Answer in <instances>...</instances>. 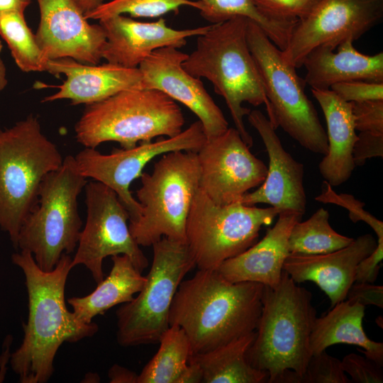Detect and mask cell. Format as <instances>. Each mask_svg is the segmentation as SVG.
<instances>
[{"label":"cell","mask_w":383,"mask_h":383,"mask_svg":"<svg viewBox=\"0 0 383 383\" xmlns=\"http://www.w3.org/2000/svg\"><path fill=\"white\" fill-rule=\"evenodd\" d=\"M45 71L66 79L59 91L43 101L69 99L72 105L91 104L126 89L141 88L142 76L138 68H128L106 62L89 65L64 57L48 60Z\"/></svg>","instance_id":"21"},{"label":"cell","mask_w":383,"mask_h":383,"mask_svg":"<svg viewBox=\"0 0 383 383\" xmlns=\"http://www.w3.org/2000/svg\"><path fill=\"white\" fill-rule=\"evenodd\" d=\"M40 23L35 35L45 61L68 57L97 65L106 35L102 26L91 24L74 0H37Z\"/></svg>","instance_id":"16"},{"label":"cell","mask_w":383,"mask_h":383,"mask_svg":"<svg viewBox=\"0 0 383 383\" xmlns=\"http://www.w3.org/2000/svg\"><path fill=\"white\" fill-rule=\"evenodd\" d=\"M72 259L63 254L55 267L42 270L26 250L13 253L12 262L21 269L28 298V316L19 348L11 355V365L21 383H45L54 372V360L65 342L76 343L99 330L85 323L65 304L66 282Z\"/></svg>","instance_id":"1"},{"label":"cell","mask_w":383,"mask_h":383,"mask_svg":"<svg viewBox=\"0 0 383 383\" xmlns=\"http://www.w3.org/2000/svg\"><path fill=\"white\" fill-rule=\"evenodd\" d=\"M262 311L247 358L268 374L267 383H296L312 356L310 335L316 317L312 294L283 270L279 284L264 286Z\"/></svg>","instance_id":"3"},{"label":"cell","mask_w":383,"mask_h":383,"mask_svg":"<svg viewBox=\"0 0 383 383\" xmlns=\"http://www.w3.org/2000/svg\"><path fill=\"white\" fill-rule=\"evenodd\" d=\"M247 116L265 144L269 166L263 182L255 191L246 193L239 203L248 206L267 204L281 212L291 211L304 215L306 196L303 164L284 150L268 117L259 110L250 111Z\"/></svg>","instance_id":"18"},{"label":"cell","mask_w":383,"mask_h":383,"mask_svg":"<svg viewBox=\"0 0 383 383\" xmlns=\"http://www.w3.org/2000/svg\"><path fill=\"white\" fill-rule=\"evenodd\" d=\"M2 48H3V45H2L1 40H0V91H1L8 84V80L6 79V67L1 57Z\"/></svg>","instance_id":"44"},{"label":"cell","mask_w":383,"mask_h":383,"mask_svg":"<svg viewBox=\"0 0 383 383\" xmlns=\"http://www.w3.org/2000/svg\"><path fill=\"white\" fill-rule=\"evenodd\" d=\"M263 288L257 282H230L216 270H199L180 283L169 324L184 330L191 356L211 351L256 331Z\"/></svg>","instance_id":"2"},{"label":"cell","mask_w":383,"mask_h":383,"mask_svg":"<svg viewBox=\"0 0 383 383\" xmlns=\"http://www.w3.org/2000/svg\"><path fill=\"white\" fill-rule=\"evenodd\" d=\"M256 333L233 340L211 351L194 355L189 361L200 367L202 383H267L268 374L253 367L247 358Z\"/></svg>","instance_id":"27"},{"label":"cell","mask_w":383,"mask_h":383,"mask_svg":"<svg viewBox=\"0 0 383 383\" xmlns=\"http://www.w3.org/2000/svg\"><path fill=\"white\" fill-rule=\"evenodd\" d=\"M247 41L270 106L267 116L309 151L326 155L328 140L316 110L304 91V80L285 62L282 50L253 21L248 20Z\"/></svg>","instance_id":"9"},{"label":"cell","mask_w":383,"mask_h":383,"mask_svg":"<svg viewBox=\"0 0 383 383\" xmlns=\"http://www.w3.org/2000/svg\"><path fill=\"white\" fill-rule=\"evenodd\" d=\"M187 57L174 47L152 52L138 67L141 88L159 90L184 104L199 118L206 139H211L224 133L228 123L200 79L182 67Z\"/></svg>","instance_id":"17"},{"label":"cell","mask_w":383,"mask_h":383,"mask_svg":"<svg viewBox=\"0 0 383 383\" xmlns=\"http://www.w3.org/2000/svg\"><path fill=\"white\" fill-rule=\"evenodd\" d=\"M111 383H138V374L119 365H113L109 370Z\"/></svg>","instance_id":"40"},{"label":"cell","mask_w":383,"mask_h":383,"mask_svg":"<svg viewBox=\"0 0 383 383\" xmlns=\"http://www.w3.org/2000/svg\"><path fill=\"white\" fill-rule=\"evenodd\" d=\"M311 92L324 114L328 131V152L318 165L319 172L331 187H338L348 180L355 167L353 150L357 135L351 102L331 89H311Z\"/></svg>","instance_id":"24"},{"label":"cell","mask_w":383,"mask_h":383,"mask_svg":"<svg viewBox=\"0 0 383 383\" xmlns=\"http://www.w3.org/2000/svg\"><path fill=\"white\" fill-rule=\"evenodd\" d=\"M348 40L337 47H318L304 58L305 83L311 89H330L338 83L365 81L383 82V52L367 55L359 52Z\"/></svg>","instance_id":"23"},{"label":"cell","mask_w":383,"mask_h":383,"mask_svg":"<svg viewBox=\"0 0 383 383\" xmlns=\"http://www.w3.org/2000/svg\"><path fill=\"white\" fill-rule=\"evenodd\" d=\"M206 140L198 120L174 137L140 143L128 149H114L106 155L95 148H85L74 157L82 176L101 182L116 193L128 212L129 222H133L140 217L141 206L133 196L130 186L140 177L145 165L155 157L169 152H197Z\"/></svg>","instance_id":"13"},{"label":"cell","mask_w":383,"mask_h":383,"mask_svg":"<svg viewBox=\"0 0 383 383\" xmlns=\"http://www.w3.org/2000/svg\"><path fill=\"white\" fill-rule=\"evenodd\" d=\"M184 118L175 101L153 89H126L87 105L74 126L77 141L96 148L109 141L122 148L182 131Z\"/></svg>","instance_id":"5"},{"label":"cell","mask_w":383,"mask_h":383,"mask_svg":"<svg viewBox=\"0 0 383 383\" xmlns=\"http://www.w3.org/2000/svg\"><path fill=\"white\" fill-rule=\"evenodd\" d=\"M84 380H87L86 382H100V377L97 374L89 373L86 374Z\"/></svg>","instance_id":"45"},{"label":"cell","mask_w":383,"mask_h":383,"mask_svg":"<svg viewBox=\"0 0 383 383\" xmlns=\"http://www.w3.org/2000/svg\"><path fill=\"white\" fill-rule=\"evenodd\" d=\"M265 235L240 254L225 260L216 270L230 282H252L276 287L282 277L283 265L290 254L289 237L294 225L303 215L282 211Z\"/></svg>","instance_id":"22"},{"label":"cell","mask_w":383,"mask_h":383,"mask_svg":"<svg viewBox=\"0 0 383 383\" xmlns=\"http://www.w3.org/2000/svg\"><path fill=\"white\" fill-rule=\"evenodd\" d=\"M136 191L141 206L138 220L129 222L140 246H150L162 238L186 243L187 217L199 189L196 152L176 150L163 154L151 173H142Z\"/></svg>","instance_id":"8"},{"label":"cell","mask_w":383,"mask_h":383,"mask_svg":"<svg viewBox=\"0 0 383 383\" xmlns=\"http://www.w3.org/2000/svg\"><path fill=\"white\" fill-rule=\"evenodd\" d=\"M0 36L7 44L18 68L26 72L45 71V60L35 35L28 27L23 11L0 13Z\"/></svg>","instance_id":"31"},{"label":"cell","mask_w":383,"mask_h":383,"mask_svg":"<svg viewBox=\"0 0 383 383\" xmlns=\"http://www.w3.org/2000/svg\"><path fill=\"white\" fill-rule=\"evenodd\" d=\"M248 18L236 16L210 26L196 36V49L182 62L191 75L207 79L217 94L221 96L229 109L235 129L250 148L252 138L246 130L244 117L254 106L265 104L267 116L270 103L247 41Z\"/></svg>","instance_id":"4"},{"label":"cell","mask_w":383,"mask_h":383,"mask_svg":"<svg viewBox=\"0 0 383 383\" xmlns=\"http://www.w3.org/2000/svg\"><path fill=\"white\" fill-rule=\"evenodd\" d=\"M354 238L336 232L329 223V213L320 208L305 221H298L289 237L290 253L324 254L348 245Z\"/></svg>","instance_id":"30"},{"label":"cell","mask_w":383,"mask_h":383,"mask_svg":"<svg viewBox=\"0 0 383 383\" xmlns=\"http://www.w3.org/2000/svg\"><path fill=\"white\" fill-rule=\"evenodd\" d=\"M106 44L102 57L107 62L128 68H138L155 50L164 47L180 48L187 39L198 36L210 26L176 30L166 24L164 18L154 22H140L123 15L99 20Z\"/></svg>","instance_id":"19"},{"label":"cell","mask_w":383,"mask_h":383,"mask_svg":"<svg viewBox=\"0 0 383 383\" xmlns=\"http://www.w3.org/2000/svg\"><path fill=\"white\" fill-rule=\"evenodd\" d=\"M113 265L109 275L97 283L89 294L67 299L72 312L83 323H90L97 315L111 308L131 301L144 286L145 276L138 270L126 255L111 256Z\"/></svg>","instance_id":"26"},{"label":"cell","mask_w":383,"mask_h":383,"mask_svg":"<svg viewBox=\"0 0 383 383\" xmlns=\"http://www.w3.org/2000/svg\"><path fill=\"white\" fill-rule=\"evenodd\" d=\"M153 258L136 296L116 311V340L122 347L159 343L170 327L169 313L184 276L195 266L185 243L162 238L152 245Z\"/></svg>","instance_id":"10"},{"label":"cell","mask_w":383,"mask_h":383,"mask_svg":"<svg viewBox=\"0 0 383 383\" xmlns=\"http://www.w3.org/2000/svg\"><path fill=\"white\" fill-rule=\"evenodd\" d=\"M84 192L87 218L72 259V267L84 265L99 283L104 279V260L126 255L143 272L149 262L131 233L128 212L116 193L94 180L88 181Z\"/></svg>","instance_id":"12"},{"label":"cell","mask_w":383,"mask_h":383,"mask_svg":"<svg viewBox=\"0 0 383 383\" xmlns=\"http://www.w3.org/2000/svg\"><path fill=\"white\" fill-rule=\"evenodd\" d=\"M321 0H253L268 16L284 21H298L305 18Z\"/></svg>","instance_id":"34"},{"label":"cell","mask_w":383,"mask_h":383,"mask_svg":"<svg viewBox=\"0 0 383 383\" xmlns=\"http://www.w3.org/2000/svg\"><path fill=\"white\" fill-rule=\"evenodd\" d=\"M155 355L138 374V383H178L191 357L189 339L182 328L170 326Z\"/></svg>","instance_id":"29"},{"label":"cell","mask_w":383,"mask_h":383,"mask_svg":"<svg viewBox=\"0 0 383 383\" xmlns=\"http://www.w3.org/2000/svg\"><path fill=\"white\" fill-rule=\"evenodd\" d=\"M355 128L383 133V100L351 102Z\"/></svg>","instance_id":"36"},{"label":"cell","mask_w":383,"mask_h":383,"mask_svg":"<svg viewBox=\"0 0 383 383\" xmlns=\"http://www.w3.org/2000/svg\"><path fill=\"white\" fill-rule=\"evenodd\" d=\"M87 182L74 157L67 155L40 184L37 204L21 227L16 249L30 252L45 272L77 248L82 226L77 199Z\"/></svg>","instance_id":"7"},{"label":"cell","mask_w":383,"mask_h":383,"mask_svg":"<svg viewBox=\"0 0 383 383\" xmlns=\"http://www.w3.org/2000/svg\"><path fill=\"white\" fill-rule=\"evenodd\" d=\"M196 154L199 187L218 205L239 202L267 175L265 164L250 152L235 128L206 140Z\"/></svg>","instance_id":"15"},{"label":"cell","mask_w":383,"mask_h":383,"mask_svg":"<svg viewBox=\"0 0 383 383\" xmlns=\"http://www.w3.org/2000/svg\"><path fill=\"white\" fill-rule=\"evenodd\" d=\"M83 13H87L95 10L104 3V0H74Z\"/></svg>","instance_id":"43"},{"label":"cell","mask_w":383,"mask_h":383,"mask_svg":"<svg viewBox=\"0 0 383 383\" xmlns=\"http://www.w3.org/2000/svg\"><path fill=\"white\" fill-rule=\"evenodd\" d=\"M296 383H352L341 366V360L326 350L313 354L304 374Z\"/></svg>","instance_id":"33"},{"label":"cell","mask_w":383,"mask_h":383,"mask_svg":"<svg viewBox=\"0 0 383 383\" xmlns=\"http://www.w3.org/2000/svg\"><path fill=\"white\" fill-rule=\"evenodd\" d=\"M330 89L348 102L383 100V82H346L335 84Z\"/></svg>","instance_id":"37"},{"label":"cell","mask_w":383,"mask_h":383,"mask_svg":"<svg viewBox=\"0 0 383 383\" xmlns=\"http://www.w3.org/2000/svg\"><path fill=\"white\" fill-rule=\"evenodd\" d=\"M30 0H0V13L9 11H23L30 4Z\"/></svg>","instance_id":"42"},{"label":"cell","mask_w":383,"mask_h":383,"mask_svg":"<svg viewBox=\"0 0 383 383\" xmlns=\"http://www.w3.org/2000/svg\"><path fill=\"white\" fill-rule=\"evenodd\" d=\"M371 234L359 236L347 246L324 254L290 253L284 261L283 270L296 284L306 281L315 283L328 297L330 309L345 300L355 282L360 262L377 248Z\"/></svg>","instance_id":"20"},{"label":"cell","mask_w":383,"mask_h":383,"mask_svg":"<svg viewBox=\"0 0 383 383\" xmlns=\"http://www.w3.org/2000/svg\"><path fill=\"white\" fill-rule=\"evenodd\" d=\"M203 375L199 366L194 362L189 361L187 368L180 376L178 383H202Z\"/></svg>","instance_id":"41"},{"label":"cell","mask_w":383,"mask_h":383,"mask_svg":"<svg viewBox=\"0 0 383 383\" xmlns=\"http://www.w3.org/2000/svg\"><path fill=\"white\" fill-rule=\"evenodd\" d=\"M353 156L355 166L363 165L372 157H382L383 133L360 132L353 147Z\"/></svg>","instance_id":"38"},{"label":"cell","mask_w":383,"mask_h":383,"mask_svg":"<svg viewBox=\"0 0 383 383\" xmlns=\"http://www.w3.org/2000/svg\"><path fill=\"white\" fill-rule=\"evenodd\" d=\"M365 309L360 303L345 299L316 318L309 340L312 355L333 345L345 343L360 347L357 350L383 366V343L370 339L362 326Z\"/></svg>","instance_id":"25"},{"label":"cell","mask_w":383,"mask_h":383,"mask_svg":"<svg viewBox=\"0 0 383 383\" xmlns=\"http://www.w3.org/2000/svg\"><path fill=\"white\" fill-rule=\"evenodd\" d=\"M63 159L33 114L0 128V229L16 249L21 227L37 204L41 182Z\"/></svg>","instance_id":"6"},{"label":"cell","mask_w":383,"mask_h":383,"mask_svg":"<svg viewBox=\"0 0 383 383\" xmlns=\"http://www.w3.org/2000/svg\"><path fill=\"white\" fill-rule=\"evenodd\" d=\"M383 0H321L295 24L288 43L282 50L286 62L302 67L313 49L329 47L360 38L382 19Z\"/></svg>","instance_id":"14"},{"label":"cell","mask_w":383,"mask_h":383,"mask_svg":"<svg viewBox=\"0 0 383 383\" xmlns=\"http://www.w3.org/2000/svg\"><path fill=\"white\" fill-rule=\"evenodd\" d=\"M189 6L196 9V1L191 0H111L103 3L85 15L87 19L101 20L116 15L129 13L133 17H159L179 7Z\"/></svg>","instance_id":"32"},{"label":"cell","mask_w":383,"mask_h":383,"mask_svg":"<svg viewBox=\"0 0 383 383\" xmlns=\"http://www.w3.org/2000/svg\"><path fill=\"white\" fill-rule=\"evenodd\" d=\"M345 299L357 301L364 306L383 308V287L368 282H354Z\"/></svg>","instance_id":"39"},{"label":"cell","mask_w":383,"mask_h":383,"mask_svg":"<svg viewBox=\"0 0 383 383\" xmlns=\"http://www.w3.org/2000/svg\"><path fill=\"white\" fill-rule=\"evenodd\" d=\"M196 3L200 15L213 24L236 16L253 21L281 50L286 48L297 22L271 17L262 12L253 0H198Z\"/></svg>","instance_id":"28"},{"label":"cell","mask_w":383,"mask_h":383,"mask_svg":"<svg viewBox=\"0 0 383 383\" xmlns=\"http://www.w3.org/2000/svg\"><path fill=\"white\" fill-rule=\"evenodd\" d=\"M281 211L236 202L218 205L199 189L186 223V244L198 270H217L258 239Z\"/></svg>","instance_id":"11"},{"label":"cell","mask_w":383,"mask_h":383,"mask_svg":"<svg viewBox=\"0 0 383 383\" xmlns=\"http://www.w3.org/2000/svg\"><path fill=\"white\" fill-rule=\"evenodd\" d=\"M345 374L355 383H382V366L356 353L346 355L341 360Z\"/></svg>","instance_id":"35"}]
</instances>
